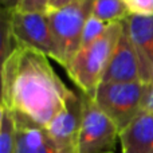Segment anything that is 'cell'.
<instances>
[{
    "instance_id": "1",
    "label": "cell",
    "mask_w": 153,
    "mask_h": 153,
    "mask_svg": "<svg viewBox=\"0 0 153 153\" xmlns=\"http://www.w3.org/2000/svg\"><path fill=\"white\" fill-rule=\"evenodd\" d=\"M48 59L31 48L16 47L1 62V105L43 128L73 94Z\"/></svg>"
},
{
    "instance_id": "2",
    "label": "cell",
    "mask_w": 153,
    "mask_h": 153,
    "mask_svg": "<svg viewBox=\"0 0 153 153\" xmlns=\"http://www.w3.org/2000/svg\"><path fill=\"white\" fill-rule=\"evenodd\" d=\"M122 30L124 22L110 24L100 39L86 47L79 48L66 67L71 81L79 87L81 93L86 94L87 97H94L98 86L102 82L103 73L114 53Z\"/></svg>"
},
{
    "instance_id": "3",
    "label": "cell",
    "mask_w": 153,
    "mask_h": 153,
    "mask_svg": "<svg viewBox=\"0 0 153 153\" xmlns=\"http://www.w3.org/2000/svg\"><path fill=\"white\" fill-rule=\"evenodd\" d=\"M94 0H81L58 10H47L51 34L58 50V63L66 69L81 48L82 34Z\"/></svg>"
},
{
    "instance_id": "4",
    "label": "cell",
    "mask_w": 153,
    "mask_h": 153,
    "mask_svg": "<svg viewBox=\"0 0 153 153\" xmlns=\"http://www.w3.org/2000/svg\"><path fill=\"white\" fill-rule=\"evenodd\" d=\"M145 89L144 82L101 83L93 100L121 132L143 110Z\"/></svg>"
},
{
    "instance_id": "5",
    "label": "cell",
    "mask_w": 153,
    "mask_h": 153,
    "mask_svg": "<svg viewBox=\"0 0 153 153\" xmlns=\"http://www.w3.org/2000/svg\"><path fill=\"white\" fill-rule=\"evenodd\" d=\"M83 111L78 136V153H114L120 141V129L94 100L81 93Z\"/></svg>"
},
{
    "instance_id": "6",
    "label": "cell",
    "mask_w": 153,
    "mask_h": 153,
    "mask_svg": "<svg viewBox=\"0 0 153 153\" xmlns=\"http://www.w3.org/2000/svg\"><path fill=\"white\" fill-rule=\"evenodd\" d=\"M11 34L18 47H26L58 62V50L46 12L10 11Z\"/></svg>"
},
{
    "instance_id": "7",
    "label": "cell",
    "mask_w": 153,
    "mask_h": 153,
    "mask_svg": "<svg viewBox=\"0 0 153 153\" xmlns=\"http://www.w3.org/2000/svg\"><path fill=\"white\" fill-rule=\"evenodd\" d=\"M82 95L73 91L67 100L66 106L47 125L46 129L53 138L58 153H78L76 148L82 122Z\"/></svg>"
},
{
    "instance_id": "8",
    "label": "cell",
    "mask_w": 153,
    "mask_h": 153,
    "mask_svg": "<svg viewBox=\"0 0 153 153\" xmlns=\"http://www.w3.org/2000/svg\"><path fill=\"white\" fill-rule=\"evenodd\" d=\"M143 82L140 74V63L134 51L126 26L124 22V30L120 36L114 53L106 67L101 83H132Z\"/></svg>"
},
{
    "instance_id": "9",
    "label": "cell",
    "mask_w": 153,
    "mask_h": 153,
    "mask_svg": "<svg viewBox=\"0 0 153 153\" xmlns=\"http://www.w3.org/2000/svg\"><path fill=\"white\" fill-rule=\"evenodd\" d=\"M124 22L137 54L141 81L151 83L153 71V15H129Z\"/></svg>"
},
{
    "instance_id": "10",
    "label": "cell",
    "mask_w": 153,
    "mask_h": 153,
    "mask_svg": "<svg viewBox=\"0 0 153 153\" xmlns=\"http://www.w3.org/2000/svg\"><path fill=\"white\" fill-rule=\"evenodd\" d=\"M122 153H153V113L143 110L120 132Z\"/></svg>"
},
{
    "instance_id": "11",
    "label": "cell",
    "mask_w": 153,
    "mask_h": 153,
    "mask_svg": "<svg viewBox=\"0 0 153 153\" xmlns=\"http://www.w3.org/2000/svg\"><path fill=\"white\" fill-rule=\"evenodd\" d=\"M13 117L16 121L15 153H58L46 128L20 116L13 114Z\"/></svg>"
},
{
    "instance_id": "12",
    "label": "cell",
    "mask_w": 153,
    "mask_h": 153,
    "mask_svg": "<svg viewBox=\"0 0 153 153\" xmlns=\"http://www.w3.org/2000/svg\"><path fill=\"white\" fill-rule=\"evenodd\" d=\"M129 15V11L122 0H94L91 8V16L106 24L124 22Z\"/></svg>"
},
{
    "instance_id": "13",
    "label": "cell",
    "mask_w": 153,
    "mask_h": 153,
    "mask_svg": "<svg viewBox=\"0 0 153 153\" xmlns=\"http://www.w3.org/2000/svg\"><path fill=\"white\" fill-rule=\"evenodd\" d=\"M16 121L12 111L4 105L0 106V153H15Z\"/></svg>"
},
{
    "instance_id": "14",
    "label": "cell",
    "mask_w": 153,
    "mask_h": 153,
    "mask_svg": "<svg viewBox=\"0 0 153 153\" xmlns=\"http://www.w3.org/2000/svg\"><path fill=\"white\" fill-rule=\"evenodd\" d=\"M110 24L103 23L102 20L94 18V16L90 15V18L87 19L86 24H85L83 28V34H82V43H81V48L89 46L90 43L95 42L97 39H100L103 34L106 32L108 27Z\"/></svg>"
},
{
    "instance_id": "15",
    "label": "cell",
    "mask_w": 153,
    "mask_h": 153,
    "mask_svg": "<svg viewBox=\"0 0 153 153\" xmlns=\"http://www.w3.org/2000/svg\"><path fill=\"white\" fill-rule=\"evenodd\" d=\"M130 15H153V0H122Z\"/></svg>"
},
{
    "instance_id": "16",
    "label": "cell",
    "mask_w": 153,
    "mask_h": 153,
    "mask_svg": "<svg viewBox=\"0 0 153 153\" xmlns=\"http://www.w3.org/2000/svg\"><path fill=\"white\" fill-rule=\"evenodd\" d=\"M51 0H20L18 10L27 12H46Z\"/></svg>"
},
{
    "instance_id": "17",
    "label": "cell",
    "mask_w": 153,
    "mask_h": 153,
    "mask_svg": "<svg viewBox=\"0 0 153 153\" xmlns=\"http://www.w3.org/2000/svg\"><path fill=\"white\" fill-rule=\"evenodd\" d=\"M143 109L153 113V83H146L145 95H144Z\"/></svg>"
},
{
    "instance_id": "18",
    "label": "cell",
    "mask_w": 153,
    "mask_h": 153,
    "mask_svg": "<svg viewBox=\"0 0 153 153\" xmlns=\"http://www.w3.org/2000/svg\"><path fill=\"white\" fill-rule=\"evenodd\" d=\"M78 1H81V0H51L48 7H47V10H58V8L67 7V5H71V4H74V3H78Z\"/></svg>"
},
{
    "instance_id": "19",
    "label": "cell",
    "mask_w": 153,
    "mask_h": 153,
    "mask_svg": "<svg viewBox=\"0 0 153 153\" xmlns=\"http://www.w3.org/2000/svg\"><path fill=\"white\" fill-rule=\"evenodd\" d=\"M0 1H1L3 10H7V11L18 10L19 4H20V0H0Z\"/></svg>"
},
{
    "instance_id": "20",
    "label": "cell",
    "mask_w": 153,
    "mask_h": 153,
    "mask_svg": "<svg viewBox=\"0 0 153 153\" xmlns=\"http://www.w3.org/2000/svg\"><path fill=\"white\" fill-rule=\"evenodd\" d=\"M151 83H153V71H152V81H151Z\"/></svg>"
}]
</instances>
